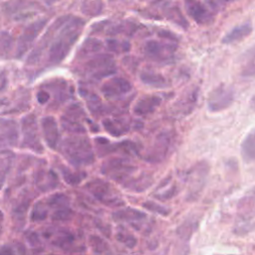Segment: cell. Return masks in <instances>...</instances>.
Masks as SVG:
<instances>
[{
    "label": "cell",
    "instance_id": "18",
    "mask_svg": "<svg viewBox=\"0 0 255 255\" xmlns=\"http://www.w3.org/2000/svg\"><path fill=\"white\" fill-rule=\"evenodd\" d=\"M145 53L151 59L164 60L172 55L173 48L170 45H163L156 41H149L145 45Z\"/></svg>",
    "mask_w": 255,
    "mask_h": 255
},
{
    "label": "cell",
    "instance_id": "20",
    "mask_svg": "<svg viewBox=\"0 0 255 255\" xmlns=\"http://www.w3.org/2000/svg\"><path fill=\"white\" fill-rule=\"evenodd\" d=\"M240 74L244 78L255 77V45L242 55Z\"/></svg>",
    "mask_w": 255,
    "mask_h": 255
},
{
    "label": "cell",
    "instance_id": "35",
    "mask_svg": "<svg viewBox=\"0 0 255 255\" xmlns=\"http://www.w3.org/2000/svg\"><path fill=\"white\" fill-rule=\"evenodd\" d=\"M63 176H64L65 180L67 182H69L70 184H76V183L80 182L82 179V175H79L78 173L73 174L71 172V170H69V169H63Z\"/></svg>",
    "mask_w": 255,
    "mask_h": 255
},
{
    "label": "cell",
    "instance_id": "6",
    "mask_svg": "<svg viewBox=\"0 0 255 255\" xmlns=\"http://www.w3.org/2000/svg\"><path fill=\"white\" fill-rule=\"evenodd\" d=\"M208 174V164L206 162H198L186 174L188 192L187 199L194 200L202 190Z\"/></svg>",
    "mask_w": 255,
    "mask_h": 255
},
{
    "label": "cell",
    "instance_id": "22",
    "mask_svg": "<svg viewBox=\"0 0 255 255\" xmlns=\"http://www.w3.org/2000/svg\"><path fill=\"white\" fill-rule=\"evenodd\" d=\"M241 154L245 161H255V129L247 133L242 140Z\"/></svg>",
    "mask_w": 255,
    "mask_h": 255
},
{
    "label": "cell",
    "instance_id": "15",
    "mask_svg": "<svg viewBox=\"0 0 255 255\" xmlns=\"http://www.w3.org/2000/svg\"><path fill=\"white\" fill-rule=\"evenodd\" d=\"M197 228V222L195 220L192 219H187L184 222H182V224H180L176 230V234L178 236L179 242L181 244L179 252L180 255H186L188 253V242L190 240V237L192 236L193 232L196 230Z\"/></svg>",
    "mask_w": 255,
    "mask_h": 255
},
{
    "label": "cell",
    "instance_id": "36",
    "mask_svg": "<svg viewBox=\"0 0 255 255\" xmlns=\"http://www.w3.org/2000/svg\"><path fill=\"white\" fill-rule=\"evenodd\" d=\"M49 98H50L49 94L47 92H45V91H40L37 94V100H38V102L40 104H45L49 100Z\"/></svg>",
    "mask_w": 255,
    "mask_h": 255
},
{
    "label": "cell",
    "instance_id": "26",
    "mask_svg": "<svg viewBox=\"0 0 255 255\" xmlns=\"http://www.w3.org/2000/svg\"><path fill=\"white\" fill-rule=\"evenodd\" d=\"M151 183H152V177L150 175L141 174L139 177L135 179H129L128 181H127L125 183V186L135 191H142L146 189Z\"/></svg>",
    "mask_w": 255,
    "mask_h": 255
},
{
    "label": "cell",
    "instance_id": "27",
    "mask_svg": "<svg viewBox=\"0 0 255 255\" xmlns=\"http://www.w3.org/2000/svg\"><path fill=\"white\" fill-rule=\"evenodd\" d=\"M141 81L148 86L154 87V88H164L167 86L166 80L158 74L153 73H142L140 75Z\"/></svg>",
    "mask_w": 255,
    "mask_h": 255
},
{
    "label": "cell",
    "instance_id": "2",
    "mask_svg": "<svg viewBox=\"0 0 255 255\" xmlns=\"http://www.w3.org/2000/svg\"><path fill=\"white\" fill-rule=\"evenodd\" d=\"M175 141V134L173 131L166 130L158 133L146 151L144 158L149 162H160L166 158L171 151Z\"/></svg>",
    "mask_w": 255,
    "mask_h": 255
},
{
    "label": "cell",
    "instance_id": "13",
    "mask_svg": "<svg viewBox=\"0 0 255 255\" xmlns=\"http://www.w3.org/2000/svg\"><path fill=\"white\" fill-rule=\"evenodd\" d=\"M130 84L123 78H113L106 82L102 87L103 94L108 98L124 95L130 91Z\"/></svg>",
    "mask_w": 255,
    "mask_h": 255
},
{
    "label": "cell",
    "instance_id": "4",
    "mask_svg": "<svg viewBox=\"0 0 255 255\" xmlns=\"http://www.w3.org/2000/svg\"><path fill=\"white\" fill-rule=\"evenodd\" d=\"M87 189L101 202L110 206H121L124 200L120 194L106 181L95 179L87 184Z\"/></svg>",
    "mask_w": 255,
    "mask_h": 255
},
{
    "label": "cell",
    "instance_id": "23",
    "mask_svg": "<svg viewBox=\"0 0 255 255\" xmlns=\"http://www.w3.org/2000/svg\"><path fill=\"white\" fill-rule=\"evenodd\" d=\"M104 128H106V130L111 133L112 135L115 136H120L126 132H128V130L129 129L128 125L123 121V120H111V119H107L103 122Z\"/></svg>",
    "mask_w": 255,
    "mask_h": 255
},
{
    "label": "cell",
    "instance_id": "1",
    "mask_svg": "<svg viewBox=\"0 0 255 255\" xmlns=\"http://www.w3.org/2000/svg\"><path fill=\"white\" fill-rule=\"evenodd\" d=\"M61 150L68 161L74 165H86L91 164L94 161L92 144L87 137H67L61 144Z\"/></svg>",
    "mask_w": 255,
    "mask_h": 255
},
{
    "label": "cell",
    "instance_id": "33",
    "mask_svg": "<svg viewBox=\"0 0 255 255\" xmlns=\"http://www.w3.org/2000/svg\"><path fill=\"white\" fill-rule=\"evenodd\" d=\"M142 206L152 212H155L157 214H160V215H163V216H166L169 214V209L166 208L165 206L163 205H160L158 203H155V202H151V201H146L142 204Z\"/></svg>",
    "mask_w": 255,
    "mask_h": 255
},
{
    "label": "cell",
    "instance_id": "10",
    "mask_svg": "<svg viewBox=\"0 0 255 255\" xmlns=\"http://www.w3.org/2000/svg\"><path fill=\"white\" fill-rule=\"evenodd\" d=\"M84 113L79 106H72L65 113L61 119V124L64 129L70 132L83 133L85 132V128L81 124L80 120L83 118Z\"/></svg>",
    "mask_w": 255,
    "mask_h": 255
},
{
    "label": "cell",
    "instance_id": "17",
    "mask_svg": "<svg viewBox=\"0 0 255 255\" xmlns=\"http://www.w3.org/2000/svg\"><path fill=\"white\" fill-rule=\"evenodd\" d=\"M197 89L191 90L174 105V114L179 117L188 116L194 109L197 102Z\"/></svg>",
    "mask_w": 255,
    "mask_h": 255
},
{
    "label": "cell",
    "instance_id": "31",
    "mask_svg": "<svg viewBox=\"0 0 255 255\" xmlns=\"http://www.w3.org/2000/svg\"><path fill=\"white\" fill-rule=\"evenodd\" d=\"M90 244L97 255H107L109 251V247L102 238L97 236H92L90 238Z\"/></svg>",
    "mask_w": 255,
    "mask_h": 255
},
{
    "label": "cell",
    "instance_id": "7",
    "mask_svg": "<svg viewBox=\"0 0 255 255\" xmlns=\"http://www.w3.org/2000/svg\"><path fill=\"white\" fill-rule=\"evenodd\" d=\"M188 16L198 25H210L214 21L212 12L200 0H183Z\"/></svg>",
    "mask_w": 255,
    "mask_h": 255
},
{
    "label": "cell",
    "instance_id": "39",
    "mask_svg": "<svg viewBox=\"0 0 255 255\" xmlns=\"http://www.w3.org/2000/svg\"><path fill=\"white\" fill-rule=\"evenodd\" d=\"M249 106H250V109L255 112V95L251 98V100L249 102Z\"/></svg>",
    "mask_w": 255,
    "mask_h": 255
},
{
    "label": "cell",
    "instance_id": "19",
    "mask_svg": "<svg viewBox=\"0 0 255 255\" xmlns=\"http://www.w3.org/2000/svg\"><path fill=\"white\" fill-rule=\"evenodd\" d=\"M46 235L47 237L51 238V241L54 245L61 248H67L75 241V236L67 229L60 228L56 230H49Z\"/></svg>",
    "mask_w": 255,
    "mask_h": 255
},
{
    "label": "cell",
    "instance_id": "8",
    "mask_svg": "<svg viewBox=\"0 0 255 255\" xmlns=\"http://www.w3.org/2000/svg\"><path fill=\"white\" fill-rule=\"evenodd\" d=\"M22 131H23V145L36 151L42 152L43 146L39 140L37 132V123L33 115L26 117L22 122Z\"/></svg>",
    "mask_w": 255,
    "mask_h": 255
},
{
    "label": "cell",
    "instance_id": "37",
    "mask_svg": "<svg viewBox=\"0 0 255 255\" xmlns=\"http://www.w3.org/2000/svg\"><path fill=\"white\" fill-rule=\"evenodd\" d=\"M0 255H14V251L10 245H3L0 247Z\"/></svg>",
    "mask_w": 255,
    "mask_h": 255
},
{
    "label": "cell",
    "instance_id": "42",
    "mask_svg": "<svg viewBox=\"0 0 255 255\" xmlns=\"http://www.w3.org/2000/svg\"><path fill=\"white\" fill-rule=\"evenodd\" d=\"M49 255H55V254H49Z\"/></svg>",
    "mask_w": 255,
    "mask_h": 255
},
{
    "label": "cell",
    "instance_id": "5",
    "mask_svg": "<svg viewBox=\"0 0 255 255\" xmlns=\"http://www.w3.org/2000/svg\"><path fill=\"white\" fill-rule=\"evenodd\" d=\"M135 170V167L123 158H111L102 167V172L112 179L125 184Z\"/></svg>",
    "mask_w": 255,
    "mask_h": 255
},
{
    "label": "cell",
    "instance_id": "30",
    "mask_svg": "<svg viewBox=\"0 0 255 255\" xmlns=\"http://www.w3.org/2000/svg\"><path fill=\"white\" fill-rule=\"evenodd\" d=\"M117 239L128 248H133L136 245V238L126 229H119L116 234Z\"/></svg>",
    "mask_w": 255,
    "mask_h": 255
},
{
    "label": "cell",
    "instance_id": "16",
    "mask_svg": "<svg viewBox=\"0 0 255 255\" xmlns=\"http://www.w3.org/2000/svg\"><path fill=\"white\" fill-rule=\"evenodd\" d=\"M42 129H43V135L46 143L51 148H55L60 138L58 124L55 121V119L52 117L44 118L42 120Z\"/></svg>",
    "mask_w": 255,
    "mask_h": 255
},
{
    "label": "cell",
    "instance_id": "40",
    "mask_svg": "<svg viewBox=\"0 0 255 255\" xmlns=\"http://www.w3.org/2000/svg\"><path fill=\"white\" fill-rule=\"evenodd\" d=\"M2 222H3V214L0 211V232H1V229H2Z\"/></svg>",
    "mask_w": 255,
    "mask_h": 255
},
{
    "label": "cell",
    "instance_id": "38",
    "mask_svg": "<svg viewBox=\"0 0 255 255\" xmlns=\"http://www.w3.org/2000/svg\"><path fill=\"white\" fill-rule=\"evenodd\" d=\"M206 1H208V3L213 7V8H217V7H219V5H220V0H206Z\"/></svg>",
    "mask_w": 255,
    "mask_h": 255
},
{
    "label": "cell",
    "instance_id": "3",
    "mask_svg": "<svg viewBox=\"0 0 255 255\" xmlns=\"http://www.w3.org/2000/svg\"><path fill=\"white\" fill-rule=\"evenodd\" d=\"M235 99V92L231 87L221 84L208 95L207 109L211 113H218L228 109Z\"/></svg>",
    "mask_w": 255,
    "mask_h": 255
},
{
    "label": "cell",
    "instance_id": "14",
    "mask_svg": "<svg viewBox=\"0 0 255 255\" xmlns=\"http://www.w3.org/2000/svg\"><path fill=\"white\" fill-rule=\"evenodd\" d=\"M253 31L252 24L250 22H244L238 26H235L228 33H226L221 42L225 45H231L243 41L245 38L251 35Z\"/></svg>",
    "mask_w": 255,
    "mask_h": 255
},
{
    "label": "cell",
    "instance_id": "12",
    "mask_svg": "<svg viewBox=\"0 0 255 255\" xmlns=\"http://www.w3.org/2000/svg\"><path fill=\"white\" fill-rule=\"evenodd\" d=\"M237 211L240 219L251 220L255 217V186L239 199Z\"/></svg>",
    "mask_w": 255,
    "mask_h": 255
},
{
    "label": "cell",
    "instance_id": "9",
    "mask_svg": "<svg viewBox=\"0 0 255 255\" xmlns=\"http://www.w3.org/2000/svg\"><path fill=\"white\" fill-rule=\"evenodd\" d=\"M79 30H70L69 32L64 31L61 39L54 43L50 51V58L53 62H60L65 58V55L69 52L71 45L76 41Z\"/></svg>",
    "mask_w": 255,
    "mask_h": 255
},
{
    "label": "cell",
    "instance_id": "21",
    "mask_svg": "<svg viewBox=\"0 0 255 255\" xmlns=\"http://www.w3.org/2000/svg\"><path fill=\"white\" fill-rule=\"evenodd\" d=\"M160 104V98L156 96H146L140 99L134 106V113L139 116H145L151 114Z\"/></svg>",
    "mask_w": 255,
    "mask_h": 255
},
{
    "label": "cell",
    "instance_id": "24",
    "mask_svg": "<svg viewBox=\"0 0 255 255\" xmlns=\"http://www.w3.org/2000/svg\"><path fill=\"white\" fill-rule=\"evenodd\" d=\"M114 217L117 219V220H125V221H128L129 222L130 224H135V222H139V221H142L146 215L145 213L143 212H140L138 210H135V209H130V208H128V209H125V210H121L117 213L114 214Z\"/></svg>",
    "mask_w": 255,
    "mask_h": 255
},
{
    "label": "cell",
    "instance_id": "25",
    "mask_svg": "<svg viewBox=\"0 0 255 255\" xmlns=\"http://www.w3.org/2000/svg\"><path fill=\"white\" fill-rule=\"evenodd\" d=\"M14 159V153L8 149L0 151V185L9 172Z\"/></svg>",
    "mask_w": 255,
    "mask_h": 255
},
{
    "label": "cell",
    "instance_id": "32",
    "mask_svg": "<svg viewBox=\"0 0 255 255\" xmlns=\"http://www.w3.org/2000/svg\"><path fill=\"white\" fill-rule=\"evenodd\" d=\"M168 16H169V19H170L171 21H173L176 25L180 26L181 28L186 29V28L188 27V22H187V20L183 17L181 11H180L177 7L172 8V9L169 11Z\"/></svg>",
    "mask_w": 255,
    "mask_h": 255
},
{
    "label": "cell",
    "instance_id": "29",
    "mask_svg": "<svg viewBox=\"0 0 255 255\" xmlns=\"http://www.w3.org/2000/svg\"><path fill=\"white\" fill-rule=\"evenodd\" d=\"M48 215V204L47 202L38 201L31 212V218L33 221H41L44 220Z\"/></svg>",
    "mask_w": 255,
    "mask_h": 255
},
{
    "label": "cell",
    "instance_id": "11",
    "mask_svg": "<svg viewBox=\"0 0 255 255\" xmlns=\"http://www.w3.org/2000/svg\"><path fill=\"white\" fill-rule=\"evenodd\" d=\"M18 140V128L13 121L0 120V148L12 146Z\"/></svg>",
    "mask_w": 255,
    "mask_h": 255
},
{
    "label": "cell",
    "instance_id": "41",
    "mask_svg": "<svg viewBox=\"0 0 255 255\" xmlns=\"http://www.w3.org/2000/svg\"><path fill=\"white\" fill-rule=\"evenodd\" d=\"M225 1H231V0H225Z\"/></svg>",
    "mask_w": 255,
    "mask_h": 255
},
{
    "label": "cell",
    "instance_id": "34",
    "mask_svg": "<svg viewBox=\"0 0 255 255\" xmlns=\"http://www.w3.org/2000/svg\"><path fill=\"white\" fill-rule=\"evenodd\" d=\"M72 210L70 209V207H63V208H58L54 211L52 218L54 220H68L72 217Z\"/></svg>",
    "mask_w": 255,
    "mask_h": 255
},
{
    "label": "cell",
    "instance_id": "28",
    "mask_svg": "<svg viewBox=\"0 0 255 255\" xmlns=\"http://www.w3.org/2000/svg\"><path fill=\"white\" fill-rule=\"evenodd\" d=\"M69 197L66 194L63 193H57L52 196H50L47 200V204L50 207H54L56 209L58 208H63V207H68L69 206Z\"/></svg>",
    "mask_w": 255,
    "mask_h": 255
}]
</instances>
